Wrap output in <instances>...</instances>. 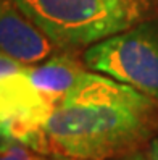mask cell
I'll use <instances>...</instances> for the list:
<instances>
[{"mask_svg": "<svg viewBox=\"0 0 158 160\" xmlns=\"http://www.w3.org/2000/svg\"><path fill=\"white\" fill-rule=\"evenodd\" d=\"M57 160H87V158H74V157H65V158H57Z\"/></svg>", "mask_w": 158, "mask_h": 160, "instance_id": "11", "label": "cell"}, {"mask_svg": "<svg viewBox=\"0 0 158 160\" xmlns=\"http://www.w3.org/2000/svg\"><path fill=\"white\" fill-rule=\"evenodd\" d=\"M147 155L150 160H158V138L152 139L148 142V149H147Z\"/></svg>", "mask_w": 158, "mask_h": 160, "instance_id": "9", "label": "cell"}, {"mask_svg": "<svg viewBox=\"0 0 158 160\" xmlns=\"http://www.w3.org/2000/svg\"><path fill=\"white\" fill-rule=\"evenodd\" d=\"M82 62L90 71L126 82L158 102V20H144L90 45Z\"/></svg>", "mask_w": 158, "mask_h": 160, "instance_id": "3", "label": "cell"}, {"mask_svg": "<svg viewBox=\"0 0 158 160\" xmlns=\"http://www.w3.org/2000/svg\"><path fill=\"white\" fill-rule=\"evenodd\" d=\"M156 125V100L107 74L84 71L53 107L44 131L65 157L107 160L134 152Z\"/></svg>", "mask_w": 158, "mask_h": 160, "instance_id": "1", "label": "cell"}, {"mask_svg": "<svg viewBox=\"0 0 158 160\" xmlns=\"http://www.w3.org/2000/svg\"><path fill=\"white\" fill-rule=\"evenodd\" d=\"M0 160H44L39 152L24 144H12L0 150Z\"/></svg>", "mask_w": 158, "mask_h": 160, "instance_id": "7", "label": "cell"}, {"mask_svg": "<svg viewBox=\"0 0 158 160\" xmlns=\"http://www.w3.org/2000/svg\"><path fill=\"white\" fill-rule=\"evenodd\" d=\"M58 49L90 47L147 20L152 0H12Z\"/></svg>", "mask_w": 158, "mask_h": 160, "instance_id": "2", "label": "cell"}, {"mask_svg": "<svg viewBox=\"0 0 158 160\" xmlns=\"http://www.w3.org/2000/svg\"><path fill=\"white\" fill-rule=\"evenodd\" d=\"M123 160H150V158H148V155H147V154L139 152V150H134V152L124 155V158H123Z\"/></svg>", "mask_w": 158, "mask_h": 160, "instance_id": "10", "label": "cell"}, {"mask_svg": "<svg viewBox=\"0 0 158 160\" xmlns=\"http://www.w3.org/2000/svg\"><path fill=\"white\" fill-rule=\"evenodd\" d=\"M27 67H24L23 63L16 62L12 57H8L3 52H0V76H5V74H10V73H16V71H23Z\"/></svg>", "mask_w": 158, "mask_h": 160, "instance_id": "8", "label": "cell"}, {"mask_svg": "<svg viewBox=\"0 0 158 160\" xmlns=\"http://www.w3.org/2000/svg\"><path fill=\"white\" fill-rule=\"evenodd\" d=\"M55 49L57 44L12 0H0V52L32 67L52 57Z\"/></svg>", "mask_w": 158, "mask_h": 160, "instance_id": "5", "label": "cell"}, {"mask_svg": "<svg viewBox=\"0 0 158 160\" xmlns=\"http://www.w3.org/2000/svg\"><path fill=\"white\" fill-rule=\"evenodd\" d=\"M84 62H79L71 53L52 55L47 60L27 67L26 73L31 82L42 96L55 107L84 73Z\"/></svg>", "mask_w": 158, "mask_h": 160, "instance_id": "6", "label": "cell"}, {"mask_svg": "<svg viewBox=\"0 0 158 160\" xmlns=\"http://www.w3.org/2000/svg\"><path fill=\"white\" fill-rule=\"evenodd\" d=\"M52 110L26 70L0 76V150L18 142L37 152L45 150L49 139L44 126Z\"/></svg>", "mask_w": 158, "mask_h": 160, "instance_id": "4", "label": "cell"}]
</instances>
